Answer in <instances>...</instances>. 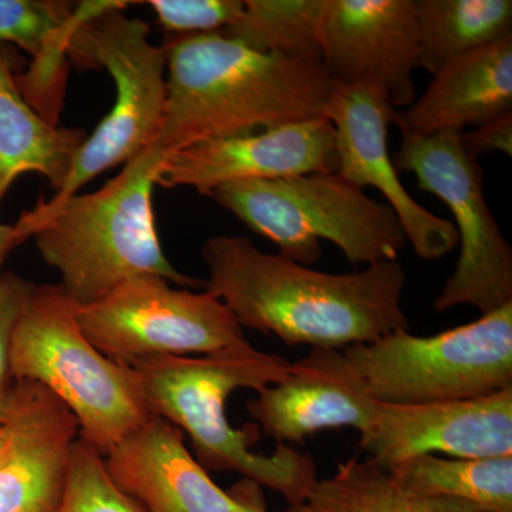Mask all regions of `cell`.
Masks as SVG:
<instances>
[{
  "instance_id": "obj_28",
  "label": "cell",
  "mask_w": 512,
  "mask_h": 512,
  "mask_svg": "<svg viewBox=\"0 0 512 512\" xmlns=\"http://www.w3.org/2000/svg\"><path fill=\"white\" fill-rule=\"evenodd\" d=\"M461 141L473 157L500 153L512 156V113L481 124L470 133L461 131Z\"/></svg>"
},
{
  "instance_id": "obj_4",
  "label": "cell",
  "mask_w": 512,
  "mask_h": 512,
  "mask_svg": "<svg viewBox=\"0 0 512 512\" xmlns=\"http://www.w3.org/2000/svg\"><path fill=\"white\" fill-rule=\"evenodd\" d=\"M151 414L190 436L205 470L234 471L285 498L305 503L318 481L309 454L279 443L272 454L251 451L255 436L229 424L225 404L235 390L261 392L288 376L291 362L245 342L200 356H156L134 363Z\"/></svg>"
},
{
  "instance_id": "obj_24",
  "label": "cell",
  "mask_w": 512,
  "mask_h": 512,
  "mask_svg": "<svg viewBox=\"0 0 512 512\" xmlns=\"http://www.w3.org/2000/svg\"><path fill=\"white\" fill-rule=\"evenodd\" d=\"M242 18L225 36L262 53L322 62L326 0H244Z\"/></svg>"
},
{
  "instance_id": "obj_15",
  "label": "cell",
  "mask_w": 512,
  "mask_h": 512,
  "mask_svg": "<svg viewBox=\"0 0 512 512\" xmlns=\"http://www.w3.org/2000/svg\"><path fill=\"white\" fill-rule=\"evenodd\" d=\"M338 164L335 128L319 117L184 148L165 160L157 185L192 188L210 197L215 188L235 181L336 173Z\"/></svg>"
},
{
  "instance_id": "obj_22",
  "label": "cell",
  "mask_w": 512,
  "mask_h": 512,
  "mask_svg": "<svg viewBox=\"0 0 512 512\" xmlns=\"http://www.w3.org/2000/svg\"><path fill=\"white\" fill-rule=\"evenodd\" d=\"M286 512H488L454 498L406 490L386 468L356 458L340 463L330 478L313 485L305 503Z\"/></svg>"
},
{
  "instance_id": "obj_29",
  "label": "cell",
  "mask_w": 512,
  "mask_h": 512,
  "mask_svg": "<svg viewBox=\"0 0 512 512\" xmlns=\"http://www.w3.org/2000/svg\"><path fill=\"white\" fill-rule=\"evenodd\" d=\"M26 239L29 237L18 222L13 225L0 224V276L3 275V266H5L8 256Z\"/></svg>"
},
{
  "instance_id": "obj_30",
  "label": "cell",
  "mask_w": 512,
  "mask_h": 512,
  "mask_svg": "<svg viewBox=\"0 0 512 512\" xmlns=\"http://www.w3.org/2000/svg\"><path fill=\"white\" fill-rule=\"evenodd\" d=\"M231 494L242 505V510L239 512H268L259 485L252 481L245 480V483L237 485Z\"/></svg>"
},
{
  "instance_id": "obj_26",
  "label": "cell",
  "mask_w": 512,
  "mask_h": 512,
  "mask_svg": "<svg viewBox=\"0 0 512 512\" xmlns=\"http://www.w3.org/2000/svg\"><path fill=\"white\" fill-rule=\"evenodd\" d=\"M148 8L170 36L224 32L244 15V0H150Z\"/></svg>"
},
{
  "instance_id": "obj_16",
  "label": "cell",
  "mask_w": 512,
  "mask_h": 512,
  "mask_svg": "<svg viewBox=\"0 0 512 512\" xmlns=\"http://www.w3.org/2000/svg\"><path fill=\"white\" fill-rule=\"evenodd\" d=\"M379 404L343 350L313 348L291 363L282 382L258 392L247 409L268 436L285 444L348 426L362 436L372 427Z\"/></svg>"
},
{
  "instance_id": "obj_19",
  "label": "cell",
  "mask_w": 512,
  "mask_h": 512,
  "mask_svg": "<svg viewBox=\"0 0 512 512\" xmlns=\"http://www.w3.org/2000/svg\"><path fill=\"white\" fill-rule=\"evenodd\" d=\"M512 113V36L457 57L434 74L426 92L399 111L400 131L433 136L463 131Z\"/></svg>"
},
{
  "instance_id": "obj_2",
  "label": "cell",
  "mask_w": 512,
  "mask_h": 512,
  "mask_svg": "<svg viewBox=\"0 0 512 512\" xmlns=\"http://www.w3.org/2000/svg\"><path fill=\"white\" fill-rule=\"evenodd\" d=\"M167 101L154 146L171 154L323 117L333 90L320 60L262 53L224 33L170 36Z\"/></svg>"
},
{
  "instance_id": "obj_23",
  "label": "cell",
  "mask_w": 512,
  "mask_h": 512,
  "mask_svg": "<svg viewBox=\"0 0 512 512\" xmlns=\"http://www.w3.org/2000/svg\"><path fill=\"white\" fill-rule=\"evenodd\" d=\"M386 470L412 493L454 498L488 512H512V456L443 458L426 454Z\"/></svg>"
},
{
  "instance_id": "obj_7",
  "label": "cell",
  "mask_w": 512,
  "mask_h": 512,
  "mask_svg": "<svg viewBox=\"0 0 512 512\" xmlns=\"http://www.w3.org/2000/svg\"><path fill=\"white\" fill-rule=\"evenodd\" d=\"M70 64L79 69L107 70L116 99L74 158L62 187L50 198L59 204L80 188L126 164L156 143L167 101V56L150 42V26L111 9L84 19L74 32Z\"/></svg>"
},
{
  "instance_id": "obj_11",
  "label": "cell",
  "mask_w": 512,
  "mask_h": 512,
  "mask_svg": "<svg viewBox=\"0 0 512 512\" xmlns=\"http://www.w3.org/2000/svg\"><path fill=\"white\" fill-rule=\"evenodd\" d=\"M399 111L383 90L333 84L323 110L335 128L338 173L359 188H376L402 225L414 254L424 261L443 258L458 245L453 221L433 214L414 200L400 181L389 153L387 134Z\"/></svg>"
},
{
  "instance_id": "obj_17",
  "label": "cell",
  "mask_w": 512,
  "mask_h": 512,
  "mask_svg": "<svg viewBox=\"0 0 512 512\" xmlns=\"http://www.w3.org/2000/svg\"><path fill=\"white\" fill-rule=\"evenodd\" d=\"M103 458L111 481L146 512L242 510L185 447L183 430L163 417L148 419Z\"/></svg>"
},
{
  "instance_id": "obj_18",
  "label": "cell",
  "mask_w": 512,
  "mask_h": 512,
  "mask_svg": "<svg viewBox=\"0 0 512 512\" xmlns=\"http://www.w3.org/2000/svg\"><path fill=\"white\" fill-rule=\"evenodd\" d=\"M128 2L101 0L74 6L59 0H0V45L25 50L26 70L16 76L22 96L50 124H60L74 32L84 19Z\"/></svg>"
},
{
  "instance_id": "obj_13",
  "label": "cell",
  "mask_w": 512,
  "mask_h": 512,
  "mask_svg": "<svg viewBox=\"0 0 512 512\" xmlns=\"http://www.w3.org/2000/svg\"><path fill=\"white\" fill-rule=\"evenodd\" d=\"M360 447L377 466L447 454L512 456V386L488 396L424 404L380 403Z\"/></svg>"
},
{
  "instance_id": "obj_3",
  "label": "cell",
  "mask_w": 512,
  "mask_h": 512,
  "mask_svg": "<svg viewBox=\"0 0 512 512\" xmlns=\"http://www.w3.org/2000/svg\"><path fill=\"white\" fill-rule=\"evenodd\" d=\"M167 158L153 144L100 190L74 194L59 204L42 198L19 218L18 224L35 238L40 255L62 276L60 286L77 305H92L138 275L205 286L168 261L158 238L153 195Z\"/></svg>"
},
{
  "instance_id": "obj_5",
  "label": "cell",
  "mask_w": 512,
  "mask_h": 512,
  "mask_svg": "<svg viewBox=\"0 0 512 512\" xmlns=\"http://www.w3.org/2000/svg\"><path fill=\"white\" fill-rule=\"evenodd\" d=\"M80 306L60 285L33 289L10 345L15 380H32L56 394L79 423V439L104 456L154 417L133 367L94 348L80 328Z\"/></svg>"
},
{
  "instance_id": "obj_27",
  "label": "cell",
  "mask_w": 512,
  "mask_h": 512,
  "mask_svg": "<svg viewBox=\"0 0 512 512\" xmlns=\"http://www.w3.org/2000/svg\"><path fill=\"white\" fill-rule=\"evenodd\" d=\"M35 284L28 279L3 272L0 276V420L5 416L10 393L15 379L10 370V345H12L13 330L23 306L32 295Z\"/></svg>"
},
{
  "instance_id": "obj_10",
  "label": "cell",
  "mask_w": 512,
  "mask_h": 512,
  "mask_svg": "<svg viewBox=\"0 0 512 512\" xmlns=\"http://www.w3.org/2000/svg\"><path fill=\"white\" fill-rule=\"evenodd\" d=\"M157 275L127 279L77 319L110 360L133 366L156 356L210 355L245 342L244 330L211 292L177 289Z\"/></svg>"
},
{
  "instance_id": "obj_14",
  "label": "cell",
  "mask_w": 512,
  "mask_h": 512,
  "mask_svg": "<svg viewBox=\"0 0 512 512\" xmlns=\"http://www.w3.org/2000/svg\"><path fill=\"white\" fill-rule=\"evenodd\" d=\"M77 439L79 423L56 394L15 380L0 420V512H56Z\"/></svg>"
},
{
  "instance_id": "obj_9",
  "label": "cell",
  "mask_w": 512,
  "mask_h": 512,
  "mask_svg": "<svg viewBox=\"0 0 512 512\" xmlns=\"http://www.w3.org/2000/svg\"><path fill=\"white\" fill-rule=\"evenodd\" d=\"M397 173L416 175L417 188L436 195L453 214L460 256L436 312L470 305L481 315L512 302V248L488 207L483 168L461 141V131L417 136L402 131L393 156Z\"/></svg>"
},
{
  "instance_id": "obj_8",
  "label": "cell",
  "mask_w": 512,
  "mask_h": 512,
  "mask_svg": "<svg viewBox=\"0 0 512 512\" xmlns=\"http://www.w3.org/2000/svg\"><path fill=\"white\" fill-rule=\"evenodd\" d=\"M380 403L476 399L512 386V302L439 335L390 333L343 349Z\"/></svg>"
},
{
  "instance_id": "obj_25",
  "label": "cell",
  "mask_w": 512,
  "mask_h": 512,
  "mask_svg": "<svg viewBox=\"0 0 512 512\" xmlns=\"http://www.w3.org/2000/svg\"><path fill=\"white\" fill-rule=\"evenodd\" d=\"M56 512H146L111 481L104 458L82 439L74 443L62 501Z\"/></svg>"
},
{
  "instance_id": "obj_6",
  "label": "cell",
  "mask_w": 512,
  "mask_h": 512,
  "mask_svg": "<svg viewBox=\"0 0 512 512\" xmlns=\"http://www.w3.org/2000/svg\"><path fill=\"white\" fill-rule=\"evenodd\" d=\"M210 198L278 245L279 255L306 266L322 256L320 239L353 265L397 261L407 244L392 208L338 173L235 181L215 188Z\"/></svg>"
},
{
  "instance_id": "obj_20",
  "label": "cell",
  "mask_w": 512,
  "mask_h": 512,
  "mask_svg": "<svg viewBox=\"0 0 512 512\" xmlns=\"http://www.w3.org/2000/svg\"><path fill=\"white\" fill-rule=\"evenodd\" d=\"M26 66L15 46L0 45V204L23 174L43 175L59 190L87 138L86 131L52 126L32 109L16 83Z\"/></svg>"
},
{
  "instance_id": "obj_21",
  "label": "cell",
  "mask_w": 512,
  "mask_h": 512,
  "mask_svg": "<svg viewBox=\"0 0 512 512\" xmlns=\"http://www.w3.org/2000/svg\"><path fill=\"white\" fill-rule=\"evenodd\" d=\"M419 69L436 74L451 60L512 36L511 0H416Z\"/></svg>"
},
{
  "instance_id": "obj_12",
  "label": "cell",
  "mask_w": 512,
  "mask_h": 512,
  "mask_svg": "<svg viewBox=\"0 0 512 512\" xmlns=\"http://www.w3.org/2000/svg\"><path fill=\"white\" fill-rule=\"evenodd\" d=\"M322 63L333 82L383 90L394 109L416 101V0H326Z\"/></svg>"
},
{
  "instance_id": "obj_1",
  "label": "cell",
  "mask_w": 512,
  "mask_h": 512,
  "mask_svg": "<svg viewBox=\"0 0 512 512\" xmlns=\"http://www.w3.org/2000/svg\"><path fill=\"white\" fill-rule=\"evenodd\" d=\"M201 256L210 274L205 288L241 328L275 335L286 345L345 349L410 329L400 262L326 274L231 235L208 239Z\"/></svg>"
}]
</instances>
